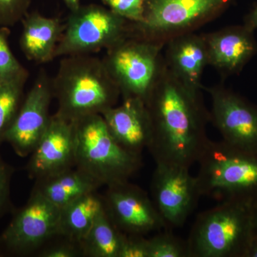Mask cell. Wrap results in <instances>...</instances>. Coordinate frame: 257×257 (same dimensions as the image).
Returning a JSON list of instances; mask_svg holds the SVG:
<instances>
[{
    "instance_id": "11",
    "label": "cell",
    "mask_w": 257,
    "mask_h": 257,
    "mask_svg": "<svg viewBox=\"0 0 257 257\" xmlns=\"http://www.w3.org/2000/svg\"><path fill=\"white\" fill-rule=\"evenodd\" d=\"M203 89L210 95V121L219 130L223 141L257 152V106L223 86Z\"/></svg>"
},
{
    "instance_id": "13",
    "label": "cell",
    "mask_w": 257,
    "mask_h": 257,
    "mask_svg": "<svg viewBox=\"0 0 257 257\" xmlns=\"http://www.w3.org/2000/svg\"><path fill=\"white\" fill-rule=\"evenodd\" d=\"M53 97L51 80L42 72L5 136L4 142L10 145L18 156H30L46 132L52 118L50 106Z\"/></svg>"
},
{
    "instance_id": "18",
    "label": "cell",
    "mask_w": 257,
    "mask_h": 257,
    "mask_svg": "<svg viewBox=\"0 0 257 257\" xmlns=\"http://www.w3.org/2000/svg\"><path fill=\"white\" fill-rule=\"evenodd\" d=\"M22 22L20 46L28 60L42 64L55 59L65 25L59 19L47 18L36 12L28 13Z\"/></svg>"
},
{
    "instance_id": "28",
    "label": "cell",
    "mask_w": 257,
    "mask_h": 257,
    "mask_svg": "<svg viewBox=\"0 0 257 257\" xmlns=\"http://www.w3.org/2000/svg\"><path fill=\"white\" fill-rule=\"evenodd\" d=\"M119 257H149L148 239L143 235L126 234Z\"/></svg>"
},
{
    "instance_id": "31",
    "label": "cell",
    "mask_w": 257,
    "mask_h": 257,
    "mask_svg": "<svg viewBox=\"0 0 257 257\" xmlns=\"http://www.w3.org/2000/svg\"><path fill=\"white\" fill-rule=\"evenodd\" d=\"M245 257H257V231L255 230L254 234L253 235L252 239L249 243V246L246 251Z\"/></svg>"
},
{
    "instance_id": "9",
    "label": "cell",
    "mask_w": 257,
    "mask_h": 257,
    "mask_svg": "<svg viewBox=\"0 0 257 257\" xmlns=\"http://www.w3.org/2000/svg\"><path fill=\"white\" fill-rule=\"evenodd\" d=\"M60 209L32 191L28 202L15 213L0 235L3 253L15 256L37 253L59 236Z\"/></svg>"
},
{
    "instance_id": "14",
    "label": "cell",
    "mask_w": 257,
    "mask_h": 257,
    "mask_svg": "<svg viewBox=\"0 0 257 257\" xmlns=\"http://www.w3.org/2000/svg\"><path fill=\"white\" fill-rule=\"evenodd\" d=\"M74 123L54 114L26 166L31 179L44 178L75 167Z\"/></svg>"
},
{
    "instance_id": "15",
    "label": "cell",
    "mask_w": 257,
    "mask_h": 257,
    "mask_svg": "<svg viewBox=\"0 0 257 257\" xmlns=\"http://www.w3.org/2000/svg\"><path fill=\"white\" fill-rule=\"evenodd\" d=\"M253 32L243 25L202 34L207 45L209 65L222 77L239 73L256 53Z\"/></svg>"
},
{
    "instance_id": "2",
    "label": "cell",
    "mask_w": 257,
    "mask_h": 257,
    "mask_svg": "<svg viewBox=\"0 0 257 257\" xmlns=\"http://www.w3.org/2000/svg\"><path fill=\"white\" fill-rule=\"evenodd\" d=\"M51 84L58 102L56 114L69 121L101 114L121 95L103 60L89 55L64 57Z\"/></svg>"
},
{
    "instance_id": "23",
    "label": "cell",
    "mask_w": 257,
    "mask_h": 257,
    "mask_svg": "<svg viewBox=\"0 0 257 257\" xmlns=\"http://www.w3.org/2000/svg\"><path fill=\"white\" fill-rule=\"evenodd\" d=\"M149 257H189L187 243L169 232L148 239Z\"/></svg>"
},
{
    "instance_id": "6",
    "label": "cell",
    "mask_w": 257,
    "mask_h": 257,
    "mask_svg": "<svg viewBox=\"0 0 257 257\" xmlns=\"http://www.w3.org/2000/svg\"><path fill=\"white\" fill-rule=\"evenodd\" d=\"M233 0H145L140 23H128L127 36L165 47L172 39L194 32L229 8Z\"/></svg>"
},
{
    "instance_id": "1",
    "label": "cell",
    "mask_w": 257,
    "mask_h": 257,
    "mask_svg": "<svg viewBox=\"0 0 257 257\" xmlns=\"http://www.w3.org/2000/svg\"><path fill=\"white\" fill-rule=\"evenodd\" d=\"M146 104L152 124L148 150L156 165L190 168L209 140L207 125L210 113L203 102L202 92L186 87L165 60Z\"/></svg>"
},
{
    "instance_id": "30",
    "label": "cell",
    "mask_w": 257,
    "mask_h": 257,
    "mask_svg": "<svg viewBox=\"0 0 257 257\" xmlns=\"http://www.w3.org/2000/svg\"><path fill=\"white\" fill-rule=\"evenodd\" d=\"M243 25L253 31L257 29V5L245 17Z\"/></svg>"
},
{
    "instance_id": "20",
    "label": "cell",
    "mask_w": 257,
    "mask_h": 257,
    "mask_svg": "<svg viewBox=\"0 0 257 257\" xmlns=\"http://www.w3.org/2000/svg\"><path fill=\"white\" fill-rule=\"evenodd\" d=\"M103 197L96 192L84 194L60 209L59 236L80 243L104 208Z\"/></svg>"
},
{
    "instance_id": "32",
    "label": "cell",
    "mask_w": 257,
    "mask_h": 257,
    "mask_svg": "<svg viewBox=\"0 0 257 257\" xmlns=\"http://www.w3.org/2000/svg\"><path fill=\"white\" fill-rule=\"evenodd\" d=\"M80 1L81 0H63L64 4L68 8L70 13L78 9L81 6Z\"/></svg>"
},
{
    "instance_id": "5",
    "label": "cell",
    "mask_w": 257,
    "mask_h": 257,
    "mask_svg": "<svg viewBox=\"0 0 257 257\" xmlns=\"http://www.w3.org/2000/svg\"><path fill=\"white\" fill-rule=\"evenodd\" d=\"M197 163L202 196L221 201L257 197V152L209 140Z\"/></svg>"
},
{
    "instance_id": "22",
    "label": "cell",
    "mask_w": 257,
    "mask_h": 257,
    "mask_svg": "<svg viewBox=\"0 0 257 257\" xmlns=\"http://www.w3.org/2000/svg\"><path fill=\"white\" fill-rule=\"evenodd\" d=\"M28 77L0 80V145L21 106L24 86Z\"/></svg>"
},
{
    "instance_id": "19",
    "label": "cell",
    "mask_w": 257,
    "mask_h": 257,
    "mask_svg": "<svg viewBox=\"0 0 257 257\" xmlns=\"http://www.w3.org/2000/svg\"><path fill=\"white\" fill-rule=\"evenodd\" d=\"M35 181L32 191L60 209L84 194L96 192L102 186L76 167Z\"/></svg>"
},
{
    "instance_id": "7",
    "label": "cell",
    "mask_w": 257,
    "mask_h": 257,
    "mask_svg": "<svg viewBox=\"0 0 257 257\" xmlns=\"http://www.w3.org/2000/svg\"><path fill=\"white\" fill-rule=\"evenodd\" d=\"M164 47L126 36L106 50L103 62L123 99L136 98L146 103L163 67Z\"/></svg>"
},
{
    "instance_id": "34",
    "label": "cell",
    "mask_w": 257,
    "mask_h": 257,
    "mask_svg": "<svg viewBox=\"0 0 257 257\" xmlns=\"http://www.w3.org/2000/svg\"><path fill=\"white\" fill-rule=\"evenodd\" d=\"M3 253H3V249H2L1 248V246H0V256H3Z\"/></svg>"
},
{
    "instance_id": "21",
    "label": "cell",
    "mask_w": 257,
    "mask_h": 257,
    "mask_svg": "<svg viewBox=\"0 0 257 257\" xmlns=\"http://www.w3.org/2000/svg\"><path fill=\"white\" fill-rule=\"evenodd\" d=\"M126 235L112 222L104 207L79 243L83 256L119 257Z\"/></svg>"
},
{
    "instance_id": "33",
    "label": "cell",
    "mask_w": 257,
    "mask_h": 257,
    "mask_svg": "<svg viewBox=\"0 0 257 257\" xmlns=\"http://www.w3.org/2000/svg\"><path fill=\"white\" fill-rule=\"evenodd\" d=\"M252 203L253 219H254L255 229L257 231V197L251 201Z\"/></svg>"
},
{
    "instance_id": "24",
    "label": "cell",
    "mask_w": 257,
    "mask_h": 257,
    "mask_svg": "<svg viewBox=\"0 0 257 257\" xmlns=\"http://www.w3.org/2000/svg\"><path fill=\"white\" fill-rule=\"evenodd\" d=\"M8 28H0V80L29 77L27 69L13 54L8 41Z\"/></svg>"
},
{
    "instance_id": "4",
    "label": "cell",
    "mask_w": 257,
    "mask_h": 257,
    "mask_svg": "<svg viewBox=\"0 0 257 257\" xmlns=\"http://www.w3.org/2000/svg\"><path fill=\"white\" fill-rule=\"evenodd\" d=\"M75 167L101 185L127 182L143 165V156L125 150L111 135L101 114L74 120Z\"/></svg>"
},
{
    "instance_id": "26",
    "label": "cell",
    "mask_w": 257,
    "mask_h": 257,
    "mask_svg": "<svg viewBox=\"0 0 257 257\" xmlns=\"http://www.w3.org/2000/svg\"><path fill=\"white\" fill-rule=\"evenodd\" d=\"M32 0H0V28H8L28 15Z\"/></svg>"
},
{
    "instance_id": "3",
    "label": "cell",
    "mask_w": 257,
    "mask_h": 257,
    "mask_svg": "<svg viewBox=\"0 0 257 257\" xmlns=\"http://www.w3.org/2000/svg\"><path fill=\"white\" fill-rule=\"evenodd\" d=\"M252 200L227 199L203 211L193 225L189 257H245L255 232Z\"/></svg>"
},
{
    "instance_id": "8",
    "label": "cell",
    "mask_w": 257,
    "mask_h": 257,
    "mask_svg": "<svg viewBox=\"0 0 257 257\" xmlns=\"http://www.w3.org/2000/svg\"><path fill=\"white\" fill-rule=\"evenodd\" d=\"M128 23L106 7L81 5L64 24L55 58L107 50L127 36Z\"/></svg>"
},
{
    "instance_id": "25",
    "label": "cell",
    "mask_w": 257,
    "mask_h": 257,
    "mask_svg": "<svg viewBox=\"0 0 257 257\" xmlns=\"http://www.w3.org/2000/svg\"><path fill=\"white\" fill-rule=\"evenodd\" d=\"M106 8L130 23H140L145 13V0H101Z\"/></svg>"
},
{
    "instance_id": "12",
    "label": "cell",
    "mask_w": 257,
    "mask_h": 257,
    "mask_svg": "<svg viewBox=\"0 0 257 257\" xmlns=\"http://www.w3.org/2000/svg\"><path fill=\"white\" fill-rule=\"evenodd\" d=\"M103 201L108 216L125 234L144 236L167 227L151 198L128 181L108 186Z\"/></svg>"
},
{
    "instance_id": "29",
    "label": "cell",
    "mask_w": 257,
    "mask_h": 257,
    "mask_svg": "<svg viewBox=\"0 0 257 257\" xmlns=\"http://www.w3.org/2000/svg\"><path fill=\"white\" fill-rule=\"evenodd\" d=\"M13 168L6 163L0 155V217L10 207V184Z\"/></svg>"
},
{
    "instance_id": "17",
    "label": "cell",
    "mask_w": 257,
    "mask_h": 257,
    "mask_svg": "<svg viewBox=\"0 0 257 257\" xmlns=\"http://www.w3.org/2000/svg\"><path fill=\"white\" fill-rule=\"evenodd\" d=\"M165 60L174 75L189 90L202 92V77L209 65L203 35L194 32L180 35L167 44Z\"/></svg>"
},
{
    "instance_id": "27",
    "label": "cell",
    "mask_w": 257,
    "mask_h": 257,
    "mask_svg": "<svg viewBox=\"0 0 257 257\" xmlns=\"http://www.w3.org/2000/svg\"><path fill=\"white\" fill-rule=\"evenodd\" d=\"M61 241L48 242L37 253L40 257H79L83 256L79 243L62 237Z\"/></svg>"
},
{
    "instance_id": "10",
    "label": "cell",
    "mask_w": 257,
    "mask_h": 257,
    "mask_svg": "<svg viewBox=\"0 0 257 257\" xmlns=\"http://www.w3.org/2000/svg\"><path fill=\"white\" fill-rule=\"evenodd\" d=\"M181 166L156 165L151 183L152 200L167 227L183 226L202 197L197 178Z\"/></svg>"
},
{
    "instance_id": "16",
    "label": "cell",
    "mask_w": 257,
    "mask_h": 257,
    "mask_svg": "<svg viewBox=\"0 0 257 257\" xmlns=\"http://www.w3.org/2000/svg\"><path fill=\"white\" fill-rule=\"evenodd\" d=\"M115 140L125 150L143 156L152 140L151 116L146 103L136 98L123 99L101 114Z\"/></svg>"
}]
</instances>
